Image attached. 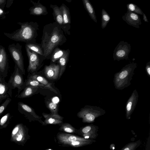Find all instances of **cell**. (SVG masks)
<instances>
[{
  "label": "cell",
  "mask_w": 150,
  "mask_h": 150,
  "mask_svg": "<svg viewBox=\"0 0 150 150\" xmlns=\"http://www.w3.org/2000/svg\"><path fill=\"white\" fill-rule=\"evenodd\" d=\"M20 28L11 33H4L7 37L16 41L26 43H36L39 25L36 22H18Z\"/></svg>",
  "instance_id": "cell-2"
},
{
  "label": "cell",
  "mask_w": 150,
  "mask_h": 150,
  "mask_svg": "<svg viewBox=\"0 0 150 150\" xmlns=\"http://www.w3.org/2000/svg\"><path fill=\"white\" fill-rule=\"evenodd\" d=\"M22 74L20 73L18 67L15 64L14 71L7 83L12 90L16 88H18V93L15 96L16 97L23 89L24 81Z\"/></svg>",
  "instance_id": "cell-7"
},
{
  "label": "cell",
  "mask_w": 150,
  "mask_h": 150,
  "mask_svg": "<svg viewBox=\"0 0 150 150\" xmlns=\"http://www.w3.org/2000/svg\"><path fill=\"white\" fill-rule=\"evenodd\" d=\"M38 88L37 87L33 86H27L16 97L21 98L28 97L34 94L37 91Z\"/></svg>",
  "instance_id": "cell-23"
},
{
  "label": "cell",
  "mask_w": 150,
  "mask_h": 150,
  "mask_svg": "<svg viewBox=\"0 0 150 150\" xmlns=\"http://www.w3.org/2000/svg\"><path fill=\"white\" fill-rule=\"evenodd\" d=\"M50 7L53 10L52 14L54 20L55 22L61 27L63 22V15L59 7L56 5L51 4Z\"/></svg>",
  "instance_id": "cell-17"
},
{
  "label": "cell",
  "mask_w": 150,
  "mask_h": 150,
  "mask_svg": "<svg viewBox=\"0 0 150 150\" xmlns=\"http://www.w3.org/2000/svg\"><path fill=\"white\" fill-rule=\"evenodd\" d=\"M138 98L139 95L137 89H135L133 91L126 103L125 116L127 119H130L131 115L136 107Z\"/></svg>",
  "instance_id": "cell-9"
},
{
  "label": "cell",
  "mask_w": 150,
  "mask_h": 150,
  "mask_svg": "<svg viewBox=\"0 0 150 150\" xmlns=\"http://www.w3.org/2000/svg\"><path fill=\"white\" fill-rule=\"evenodd\" d=\"M66 50L61 49L58 47L55 48L52 54L51 60L53 62H54L58 60L62 57L66 53Z\"/></svg>",
  "instance_id": "cell-26"
},
{
  "label": "cell",
  "mask_w": 150,
  "mask_h": 150,
  "mask_svg": "<svg viewBox=\"0 0 150 150\" xmlns=\"http://www.w3.org/2000/svg\"><path fill=\"white\" fill-rule=\"evenodd\" d=\"M42 115L45 119L44 122V125H60L63 123V117L59 114L54 115L51 113H43Z\"/></svg>",
  "instance_id": "cell-16"
},
{
  "label": "cell",
  "mask_w": 150,
  "mask_h": 150,
  "mask_svg": "<svg viewBox=\"0 0 150 150\" xmlns=\"http://www.w3.org/2000/svg\"><path fill=\"white\" fill-rule=\"evenodd\" d=\"M9 98H7L5 101L0 105V116L3 113L7 106L11 100Z\"/></svg>",
  "instance_id": "cell-35"
},
{
  "label": "cell",
  "mask_w": 150,
  "mask_h": 150,
  "mask_svg": "<svg viewBox=\"0 0 150 150\" xmlns=\"http://www.w3.org/2000/svg\"><path fill=\"white\" fill-rule=\"evenodd\" d=\"M18 112L26 117L28 118L29 117H32L44 125V122L41 120V117L37 115L34 110L30 106L21 102H19L18 103Z\"/></svg>",
  "instance_id": "cell-11"
},
{
  "label": "cell",
  "mask_w": 150,
  "mask_h": 150,
  "mask_svg": "<svg viewBox=\"0 0 150 150\" xmlns=\"http://www.w3.org/2000/svg\"><path fill=\"white\" fill-rule=\"evenodd\" d=\"M98 129L91 131L87 133L82 134L81 136L86 139H96L98 135L97 133Z\"/></svg>",
  "instance_id": "cell-32"
},
{
  "label": "cell",
  "mask_w": 150,
  "mask_h": 150,
  "mask_svg": "<svg viewBox=\"0 0 150 150\" xmlns=\"http://www.w3.org/2000/svg\"><path fill=\"white\" fill-rule=\"evenodd\" d=\"M22 46L18 43L9 45L8 49L11 57L22 74H25Z\"/></svg>",
  "instance_id": "cell-5"
},
{
  "label": "cell",
  "mask_w": 150,
  "mask_h": 150,
  "mask_svg": "<svg viewBox=\"0 0 150 150\" xmlns=\"http://www.w3.org/2000/svg\"><path fill=\"white\" fill-rule=\"evenodd\" d=\"M25 48L29 60V65L27 69L28 71L33 72L36 70L39 65V55L30 50L26 46H25Z\"/></svg>",
  "instance_id": "cell-12"
},
{
  "label": "cell",
  "mask_w": 150,
  "mask_h": 150,
  "mask_svg": "<svg viewBox=\"0 0 150 150\" xmlns=\"http://www.w3.org/2000/svg\"><path fill=\"white\" fill-rule=\"evenodd\" d=\"M6 0H0V5H1V8L4 9L6 3Z\"/></svg>",
  "instance_id": "cell-38"
},
{
  "label": "cell",
  "mask_w": 150,
  "mask_h": 150,
  "mask_svg": "<svg viewBox=\"0 0 150 150\" xmlns=\"http://www.w3.org/2000/svg\"><path fill=\"white\" fill-rule=\"evenodd\" d=\"M93 142L82 141H74L71 142H65L58 143L59 146L64 147H79L92 144Z\"/></svg>",
  "instance_id": "cell-19"
},
{
  "label": "cell",
  "mask_w": 150,
  "mask_h": 150,
  "mask_svg": "<svg viewBox=\"0 0 150 150\" xmlns=\"http://www.w3.org/2000/svg\"><path fill=\"white\" fill-rule=\"evenodd\" d=\"M64 32L55 22L44 26L40 44L43 53V59L50 58L54 49L66 42L67 38Z\"/></svg>",
  "instance_id": "cell-1"
},
{
  "label": "cell",
  "mask_w": 150,
  "mask_h": 150,
  "mask_svg": "<svg viewBox=\"0 0 150 150\" xmlns=\"http://www.w3.org/2000/svg\"><path fill=\"white\" fill-rule=\"evenodd\" d=\"M28 78L38 81L41 84L48 88L51 91L56 93H57L56 91L52 86V84L49 82L43 77L39 75H34L29 76Z\"/></svg>",
  "instance_id": "cell-21"
},
{
  "label": "cell",
  "mask_w": 150,
  "mask_h": 150,
  "mask_svg": "<svg viewBox=\"0 0 150 150\" xmlns=\"http://www.w3.org/2000/svg\"><path fill=\"white\" fill-rule=\"evenodd\" d=\"M127 11L133 12L137 14L142 15L144 13L139 7L134 4H127Z\"/></svg>",
  "instance_id": "cell-30"
},
{
  "label": "cell",
  "mask_w": 150,
  "mask_h": 150,
  "mask_svg": "<svg viewBox=\"0 0 150 150\" xmlns=\"http://www.w3.org/2000/svg\"><path fill=\"white\" fill-rule=\"evenodd\" d=\"M12 90L8 83L5 81L0 82V95L12 97Z\"/></svg>",
  "instance_id": "cell-25"
},
{
  "label": "cell",
  "mask_w": 150,
  "mask_h": 150,
  "mask_svg": "<svg viewBox=\"0 0 150 150\" xmlns=\"http://www.w3.org/2000/svg\"><path fill=\"white\" fill-rule=\"evenodd\" d=\"M137 67V64L131 62L126 65L114 75L113 82L115 88L122 90L131 84V81L134 74V70Z\"/></svg>",
  "instance_id": "cell-3"
},
{
  "label": "cell",
  "mask_w": 150,
  "mask_h": 150,
  "mask_svg": "<svg viewBox=\"0 0 150 150\" xmlns=\"http://www.w3.org/2000/svg\"><path fill=\"white\" fill-rule=\"evenodd\" d=\"M2 46L0 45V50H1V48Z\"/></svg>",
  "instance_id": "cell-44"
},
{
  "label": "cell",
  "mask_w": 150,
  "mask_h": 150,
  "mask_svg": "<svg viewBox=\"0 0 150 150\" xmlns=\"http://www.w3.org/2000/svg\"><path fill=\"white\" fill-rule=\"evenodd\" d=\"M47 106L50 110L52 114L58 115V107L57 104L52 102H49L47 103Z\"/></svg>",
  "instance_id": "cell-33"
},
{
  "label": "cell",
  "mask_w": 150,
  "mask_h": 150,
  "mask_svg": "<svg viewBox=\"0 0 150 150\" xmlns=\"http://www.w3.org/2000/svg\"><path fill=\"white\" fill-rule=\"evenodd\" d=\"M25 46L30 50L43 57V53L40 44L36 43H26Z\"/></svg>",
  "instance_id": "cell-27"
},
{
  "label": "cell",
  "mask_w": 150,
  "mask_h": 150,
  "mask_svg": "<svg viewBox=\"0 0 150 150\" xmlns=\"http://www.w3.org/2000/svg\"><path fill=\"white\" fill-rule=\"evenodd\" d=\"M9 97V96H3L0 95V103L3 100L6 99Z\"/></svg>",
  "instance_id": "cell-40"
},
{
  "label": "cell",
  "mask_w": 150,
  "mask_h": 150,
  "mask_svg": "<svg viewBox=\"0 0 150 150\" xmlns=\"http://www.w3.org/2000/svg\"><path fill=\"white\" fill-rule=\"evenodd\" d=\"M142 15L143 16V19L144 21L146 22H148L149 21L147 20L145 14L144 13H143Z\"/></svg>",
  "instance_id": "cell-41"
},
{
  "label": "cell",
  "mask_w": 150,
  "mask_h": 150,
  "mask_svg": "<svg viewBox=\"0 0 150 150\" xmlns=\"http://www.w3.org/2000/svg\"><path fill=\"white\" fill-rule=\"evenodd\" d=\"M131 49V46L129 44L124 41H121L114 50L113 55L114 60H129L128 56Z\"/></svg>",
  "instance_id": "cell-6"
},
{
  "label": "cell",
  "mask_w": 150,
  "mask_h": 150,
  "mask_svg": "<svg viewBox=\"0 0 150 150\" xmlns=\"http://www.w3.org/2000/svg\"></svg>",
  "instance_id": "cell-45"
},
{
  "label": "cell",
  "mask_w": 150,
  "mask_h": 150,
  "mask_svg": "<svg viewBox=\"0 0 150 150\" xmlns=\"http://www.w3.org/2000/svg\"><path fill=\"white\" fill-rule=\"evenodd\" d=\"M5 81L4 78L0 75V82H3Z\"/></svg>",
  "instance_id": "cell-42"
},
{
  "label": "cell",
  "mask_w": 150,
  "mask_h": 150,
  "mask_svg": "<svg viewBox=\"0 0 150 150\" xmlns=\"http://www.w3.org/2000/svg\"><path fill=\"white\" fill-rule=\"evenodd\" d=\"M145 69L146 74L148 76L150 77V61L147 62L146 64Z\"/></svg>",
  "instance_id": "cell-36"
},
{
  "label": "cell",
  "mask_w": 150,
  "mask_h": 150,
  "mask_svg": "<svg viewBox=\"0 0 150 150\" xmlns=\"http://www.w3.org/2000/svg\"><path fill=\"white\" fill-rule=\"evenodd\" d=\"M82 1L84 8L91 19L97 23V18L94 9L90 1L88 0H82Z\"/></svg>",
  "instance_id": "cell-22"
},
{
  "label": "cell",
  "mask_w": 150,
  "mask_h": 150,
  "mask_svg": "<svg viewBox=\"0 0 150 150\" xmlns=\"http://www.w3.org/2000/svg\"><path fill=\"white\" fill-rule=\"evenodd\" d=\"M98 126L92 124L87 125L78 129L77 134L81 136L83 134L87 133L94 129H98Z\"/></svg>",
  "instance_id": "cell-28"
},
{
  "label": "cell",
  "mask_w": 150,
  "mask_h": 150,
  "mask_svg": "<svg viewBox=\"0 0 150 150\" xmlns=\"http://www.w3.org/2000/svg\"><path fill=\"white\" fill-rule=\"evenodd\" d=\"M45 150H53L51 149H45Z\"/></svg>",
  "instance_id": "cell-43"
},
{
  "label": "cell",
  "mask_w": 150,
  "mask_h": 150,
  "mask_svg": "<svg viewBox=\"0 0 150 150\" xmlns=\"http://www.w3.org/2000/svg\"><path fill=\"white\" fill-rule=\"evenodd\" d=\"M60 127L59 130L61 132L69 134H78V129L73 127L70 124L65 123L60 125Z\"/></svg>",
  "instance_id": "cell-24"
},
{
  "label": "cell",
  "mask_w": 150,
  "mask_h": 150,
  "mask_svg": "<svg viewBox=\"0 0 150 150\" xmlns=\"http://www.w3.org/2000/svg\"><path fill=\"white\" fill-rule=\"evenodd\" d=\"M105 113V111L100 107L86 105L78 113L77 116L82 119L83 122L91 123Z\"/></svg>",
  "instance_id": "cell-4"
},
{
  "label": "cell",
  "mask_w": 150,
  "mask_h": 150,
  "mask_svg": "<svg viewBox=\"0 0 150 150\" xmlns=\"http://www.w3.org/2000/svg\"><path fill=\"white\" fill-rule=\"evenodd\" d=\"M60 67L59 64H52L48 66H45L44 73L45 76L49 79L54 80L59 76Z\"/></svg>",
  "instance_id": "cell-15"
},
{
  "label": "cell",
  "mask_w": 150,
  "mask_h": 150,
  "mask_svg": "<svg viewBox=\"0 0 150 150\" xmlns=\"http://www.w3.org/2000/svg\"><path fill=\"white\" fill-rule=\"evenodd\" d=\"M7 12H5L3 9L0 8V18L4 19Z\"/></svg>",
  "instance_id": "cell-37"
},
{
  "label": "cell",
  "mask_w": 150,
  "mask_h": 150,
  "mask_svg": "<svg viewBox=\"0 0 150 150\" xmlns=\"http://www.w3.org/2000/svg\"><path fill=\"white\" fill-rule=\"evenodd\" d=\"M30 2L33 6L29 9L30 15L34 16L45 15L48 13L46 6L43 5L39 0L37 2H35L32 0Z\"/></svg>",
  "instance_id": "cell-14"
},
{
  "label": "cell",
  "mask_w": 150,
  "mask_h": 150,
  "mask_svg": "<svg viewBox=\"0 0 150 150\" xmlns=\"http://www.w3.org/2000/svg\"><path fill=\"white\" fill-rule=\"evenodd\" d=\"M11 115L9 113H8L3 116L1 119L0 125L4 126L9 123Z\"/></svg>",
  "instance_id": "cell-34"
},
{
  "label": "cell",
  "mask_w": 150,
  "mask_h": 150,
  "mask_svg": "<svg viewBox=\"0 0 150 150\" xmlns=\"http://www.w3.org/2000/svg\"><path fill=\"white\" fill-rule=\"evenodd\" d=\"M7 57L5 48L2 46L0 52V71L5 72L8 65Z\"/></svg>",
  "instance_id": "cell-20"
},
{
  "label": "cell",
  "mask_w": 150,
  "mask_h": 150,
  "mask_svg": "<svg viewBox=\"0 0 150 150\" xmlns=\"http://www.w3.org/2000/svg\"><path fill=\"white\" fill-rule=\"evenodd\" d=\"M141 144V141L138 140L135 142L129 143L120 150H135Z\"/></svg>",
  "instance_id": "cell-31"
},
{
  "label": "cell",
  "mask_w": 150,
  "mask_h": 150,
  "mask_svg": "<svg viewBox=\"0 0 150 150\" xmlns=\"http://www.w3.org/2000/svg\"><path fill=\"white\" fill-rule=\"evenodd\" d=\"M19 127V124L16 126L13 130L12 134L13 135L16 134L18 132Z\"/></svg>",
  "instance_id": "cell-39"
},
{
  "label": "cell",
  "mask_w": 150,
  "mask_h": 150,
  "mask_svg": "<svg viewBox=\"0 0 150 150\" xmlns=\"http://www.w3.org/2000/svg\"><path fill=\"white\" fill-rule=\"evenodd\" d=\"M110 19V15L105 10L103 9L101 12V27L102 29H104L105 28Z\"/></svg>",
  "instance_id": "cell-29"
},
{
  "label": "cell",
  "mask_w": 150,
  "mask_h": 150,
  "mask_svg": "<svg viewBox=\"0 0 150 150\" xmlns=\"http://www.w3.org/2000/svg\"><path fill=\"white\" fill-rule=\"evenodd\" d=\"M122 18L128 24L137 28H139V25L142 24L139 16L131 11H127Z\"/></svg>",
  "instance_id": "cell-13"
},
{
  "label": "cell",
  "mask_w": 150,
  "mask_h": 150,
  "mask_svg": "<svg viewBox=\"0 0 150 150\" xmlns=\"http://www.w3.org/2000/svg\"><path fill=\"white\" fill-rule=\"evenodd\" d=\"M59 8L62 13L63 19V24L61 28L65 34L70 35L71 18L69 9L64 4H62Z\"/></svg>",
  "instance_id": "cell-10"
},
{
  "label": "cell",
  "mask_w": 150,
  "mask_h": 150,
  "mask_svg": "<svg viewBox=\"0 0 150 150\" xmlns=\"http://www.w3.org/2000/svg\"><path fill=\"white\" fill-rule=\"evenodd\" d=\"M55 141L58 144L65 142H71L74 141H82L91 142L93 143L96 142L93 139H86L79 136L72 134L59 132L54 137Z\"/></svg>",
  "instance_id": "cell-8"
},
{
  "label": "cell",
  "mask_w": 150,
  "mask_h": 150,
  "mask_svg": "<svg viewBox=\"0 0 150 150\" xmlns=\"http://www.w3.org/2000/svg\"><path fill=\"white\" fill-rule=\"evenodd\" d=\"M70 51L69 49L67 50L65 54L58 60V62L60 67L59 76L60 78L64 72L69 57Z\"/></svg>",
  "instance_id": "cell-18"
}]
</instances>
